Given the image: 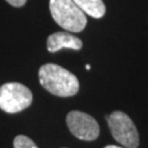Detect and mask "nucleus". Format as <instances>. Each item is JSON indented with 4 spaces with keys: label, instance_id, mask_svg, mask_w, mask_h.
I'll return each mask as SVG.
<instances>
[{
    "label": "nucleus",
    "instance_id": "nucleus-8",
    "mask_svg": "<svg viewBox=\"0 0 148 148\" xmlns=\"http://www.w3.org/2000/svg\"><path fill=\"white\" fill-rule=\"evenodd\" d=\"M14 148H38L36 144L25 135H18L13 140Z\"/></svg>",
    "mask_w": 148,
    "mask_h": 148
},
{
    "label": "nucleus",
    "instance_id": "nucleus-9",
    "mask_svg": "<svg viewBox=\"0 0 148 148\" xmlns=\"http://www.w3.org/2000/svg\"><path fill=\"white\" fill-rule=\"evenodd\" d=\"M12 7H16V8H20L27 3V0H5Z\"/></svg>",
    "mask_w": 148,
    "mask_h": 148
},
{
    "label": "nucleus",
    "instance_id": "nucleus-5",
    "mask_svg": "<svg viewBox=\"0 0 148 148\" xmlns=\"http://www.w3.org/2000/svg\"><path fill=\"white\" fill-rule=\"evenodd\" d=\"M70 133L81 140L92 142L99 137L100 126L95 117L81 111H71L66 117Z\"/></svg>",
    "mask_w": 148,
    "mask_h": 148
},
{
    "label": "nucleus",
    "instance_id": "nucleus-10",
    "mask_svg": "<svg viewBox=\"0 0 148 148\" xmlns=\"http://www.w3.org/2000/svg\"><path fill=\"white\" fill-rule=\"evenodd\" d=\"M104 148H123V147H121V146H115V145H108Z\"/></svg>",
    "mask_w": 148,
    "mask_h": 148
},
{
    "label": "nucleus",
    "instance_id": "nucleus-7",
    "mask_svg": "<svg viewBox=\"0 0 148 148\" xmlns=\"http://www.w3.org/2000/svg\"><path fill=\"white\" fill-rule=\"evenodd\" d=\"M85 14L101 19L106 14V5L102 0H73Z\"/></svg>",
    "mask_w": 148,
    "mask_h": 148
},
{
    "label": "nucleus",
    "instance_id": "nucleus-6",
    "mask_svg": "<svg viewBox=\"0 0 148 148\" xmlns=\"http://www.w3.org/2000/svg\"><path fill=\"white\" fill-rule=\"evenodd\" d=\"M81 47V40L68 32H56L47 37V51L51 53H56L63 48L80 51Z\"/></svg>",
    "mask_w": 148,
    "mask_h": 148
},
{
    "label": "nucleus",
    "instance_id": "nucleus-1",
    "mask_svg": "<svg viewBox=\"0 0 148 148\" xmlns=\"http://www.w3.org/2000/svg\"><path fill=\"white\" fill-rule=\"evenodd\" d=\"M40 84L49 93L62 98L77 95L79 91V80L69 70L56 64L48 63L38 70Z\"/></svg>",
    "mask_w": 148,
    "mask_h": 148
},
{
    "label": "nucleus",
    "instance_id": "nucleus-2",
    "mask_svg": "<svg viewBox=\"0 0 148 148\" xmlns=\"http://www.w3.org/2000/svg\"><path fill=\"white\" fill-rule=\"evenodd\" d=\"M49 11L54 21L69 32H82L87 16L73 0H49Z\"/></svg>",
    "mask_w": 148,
    "mask_h": 148
},
{
    "label": "nucleus",
    "instance_id": "nucleus-3",
    "mask_svg": "<svg viewBox=\"0 0 148 148\" xmlns=\"http://www.w3.org/2000/svg\"><path fill=\"white\" fill-rule=\"evenodd\" d=\"M108 125L112 136L125 148H137L139 134L132 119L122 111H114L106 115Z\"/></svg>",
    "mask_w": 148,
    "mask_h": 148
},
{
    "label": "nucleus",
    "instance_id": "nucleus-4",
    "mask_svg": "<svg viewBox=\"0 0 148 148\" xmlns=\"http://www.w3.org/2000/svg\"><path fill=\"white\" fill-rule=\"evenodd\" d=\"M33 95L20 82H7L0 87V109L5 113H18L32 104Z\"/></svg>",
    "mask_w": 148,
    "mask_h": 148
},
{
    "label": "nucleus",
    "instance_id": "nucleus-11",
    "mask_svg": "<svg viewBox=\"0 0 148 148\" xmlns=\"http://www.w3.org/2000/svg\"><path fill=\"white\" fill-rule=\"evenodd\" d=\"M90 68H91L90 65H87V66H86V69H87V70H90Z\"/></svg>",
    "mask_w": 148,
    "mask_h": 148
}]
</instances>
